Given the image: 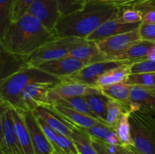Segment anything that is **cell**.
I'll use <instances>...</instances> for the list:
<instances>
[{
	"mask_svg": "<svg viewBox=\"0 0 155 154\" xmlns=\"http://www.w3.org/2000/svg\"><path fill=\"white\" fill-rule=\"evenodd\" d=\"M121 146H133V143L131 137V128L130 122V112L127 111L121 116L118 125L115 129Z\"/></svg>",
	"mask_w": 155,
	"mask_h": 154,
	"instance_id": "4316f807",
	"label": "cell"
},
{
	"mask_svg": "<svg viewBox=\"0 0 155 154\" xmlns=\"http://www.w3.org/2000/svg\"><path fill=\"white\" fill-rule=\"evenodd\" d=\"M121 8L103 0H86L83 8L61 17L55 27L58 37L86 39L105 21L120 14Z\"/></svg>",
	"mask_w": 155,
	"mask_h": 154,
	"instance_id": "7a4b0ae2",
	"label": "cell"
},
{
	"mask_svg": "<svg viewBox=\"0 0 155 154\" xmlns=\"http://www.w3.org/2000/svg\"><path fill=\"white\" fill-rule=\"evenodd\" d=\"M58 2L61 16L64 17L83 8L86 0H58Z\"/></svg>",
	"mask_w": 155,
	"mask_h": 154,
	"instance_id": "d6a6232c",
	"label": "cell"
},
{
	"mask_svg": "<svg viewBox=\"0 0 155 154\" xmlns=\"http://www.w3.org/2000/svg\"><path fill=\"white\" fill-rule=\"evenodd\" d=\"M142 40L139 28L115 35L96 42L100 51L108 58L120 60V57L134 44Z\"/></svg>",
	"mask_w": 155,
	"mask_h": 154,
	"instance_id": "52a82bcc",
	"label": "cell"
},
{
	"mask_svg": "<svg viewBox=\"0 0 155 154\" xmlns=\"http://www.w3.org/2000/svg\"><path fill=\"white\" fill-rule=\"evenodd\" d=\"M105 146L110 154H128L125 148L121 145L105 144Z\"/></svg>",
	"mask_w": 155,
	"mask_h": 154,
	"instance_id": "b9f144b4",
	"label": "cell"
},
{
	"mask_svg": "<svg viewBox=\"0 0 155 154\" xmlns=\"http://www.w3.org/2000/svg\"><path fill=\"white\" fill-rule=\"evenodd\" d=\"M121 19L127 24H136L142 22V14L133 7L121 8L120 14Z\"/></svg>",
	"mask_w": 155,
	"mask_h": 154,
	"instance_id": "8d00e7d4",
	"label": "cell"
},
{
	"mask_svg": "<svg viewBox=\"0 0 155 154\" xmlns=\"http://www.w3.org/2000/svg\"><path fill=\"white\" fill-rule=\"evenodd\" d=\"M52 110L58 113L64 119H66L69 123L80 128H87L99 124H104L96 119L88 115L83 114L70 107L61 105V104H50L46 106ZM106 125V124H105Z\"/></svg>",
	"mask_w": 155,
	"mask_h": 154,
	"instance_id": "2e32d148",
	"label": "cell"
},
{
	"mask_svg": "<svg viewBox=\"0 0 155 154\" xmlns=\"http://www.w3.org/2000/svg\"><path fill=\"white\" fill-rule=\"evenodd\" d=\"M129 112L141 110L155 113V94L151 90L137 85H131L130 102L127 107Z\"/></svg>",
	"mask_w": 155,
	"mask_h": 154,
	"instance_id": "9a60e30c",
	"label": "cell"
},
{
	"mask_svg": "<svg viewBox=\"0 0 155 154\" xmlns=\"http://www.w3.org/2000/svg\"><path fill=\"white\" fill-rule=\"evenodd\" d=\"M133 147L140 154H155V117L141 110L130 112Z\"/></svg>",
	"mask_w": 155,
	"mask_h": 154,
	"instance_id": "277c9868",
	"label": "cell"
},
{
	"mask_svg": "<svg viewBox=\"0 0 155 154\" xmlns=\"http://www.w3.org/2000/svg\"><path fill=\"white\" fill-rule=\"evenodd\" d=\"M71 139L75 143L78 152L81 154H98L94 147L90 135L80 128L73 127Z\"/></svg>",
	"mask_w": 155,
	"mask_h": 154,
	"instance_id": "cb8c5ba5",
	"label": "cell"
},
{
	"mask_svg": "<svg viewBox=\"0 0 155 154\" xmlns=\"http://www.w3.org/2000/svg\"><path fill=\"white\" fill-rule=\"evenodd\" d=\"M24 119L30 133L35 154L53 153L54 147L44 134L36 116L31 111H24Z\"/></svg>",
	"mask_w": 155,
	"mask_h": 154,
	"instance_id": "5bb4252c",
	"label": "cell"
},
{
	"mask_svg": "<svg viewBox=\"0 0 155 154\" xmlns=\"http://www.w3.org/2000/svg\"><path fill=\"white\" fill-rule=\"evenodd\" d=\"M34 114L43 118L48 125L59 134L69 137L71 138L72 129L74 125L64 119L61 116L48 107H42L33 111Z\"/></svg>",
	"mask_w": 155,
	"mask_h": 154,
	"instance_id": "ffe728a7",
	"label": "cell"
},
{
	"mask_svg": "<svg viewBox=\"0 0 155 154\" xmlns=\"http://www.w3.org/2000/svg\"><path fill=\"white\" fill-rule=\"evenodd\" d=\"M142 23L127 24L121 19L119 14L105 21L94 33L89 35L86 39L88 41L98 42L115 35L127 33L135 29L139 28Z\"/></svg>",
	"mask_w": 155,
	"mask_h": 154,
	"instance_id": "4fadbf2b",
	"label": "cell"
},
{
	"mask_svg": "<svg viewBox=\"0 0 155 154\" xmlns=\"http://www.w3.org/2000/svg\"><path fill=\"white\" fill-rule=\"evenodd\" d=\"M133 62L127 60H114L105 59L100 61L94 62L85 66L83 69L75 72L69 77L64 79L67 80L78 82L83 84L95 86L97 80L107 71L124 64H131ZM96 87V86H95Z\"/></svg>",
	"mask_w": 155,
	"mask_h": 154,
	"instance_id": "ba28073f",
	"label": "cell"
},
{
	"mask_svg": "<svg viewBox=\"0 0 155 154\" xmlns=\"http://www.w3.org/2000/svg\"><path fill=\"white\" fill-rule=\"evenodd\" d=\"M58 104H61V105H63L65 106V107H70L71 109H74V110H77V111L80 112V113L88 115V116L95 118L97 120L103 122L99 119V117L92 111V110L90 108L89 104H88L87 101L83 97H75V98H68V99L61 101ZM103 123H104V122H103Z\"/></svg>",
	"mask_w": 155,
	"mask_h": 154,
	"instance_id": "f1b7e54d",
	"label": "cell"
},
{
	"mask_svg": "<svg viewBox=\"0 0 155 154\" xmlns=\"http://www.w3.org/2000/svg\"><path fill=\"white\" fill-rule=\"evenodd\" d=\"M99 89L101 90V94L107 97L108 99L120 103L127 109L130 102L131 85L127 84V82H122Z\"/></svg>",
	"mask_w": 155,
	"mask_h": 154,
	"instance_id": "7402d4cb",
	"label": "cell"
},
{
	"mask_svg": "<svg viewBox=\"0 0 155 154\" xmlns=\"http://www.w3.org/2000/svg\"><path fill=\"white\" fill-rule=\"evenodd\" d=\"M14 1H15V0H13V2H14Z\"/></svg>",
	"mask_w": 155,
	"mask_h": 154,
	"instance_id": "681fc988",
	"label": "cell"
},
{
	"mask_svg": "<svg viewBox=\"0 0 155 154\" xmlns=\"http://www.w3.org/2000/svg\"><path fill=\"white\" fill-rule=\"evenodd\" d=\"M68 57H72L79 60H84L89 64L94 62L108 59V57L100 51L96 42L88 41L86 39L74 46L70 51Z\"/></svg>",
	"mask_w": 155,
	"mask_h": 154,
	"instance_id": "ac0fdd59",
	"label": "cell"
},
{
	"mask_svg": "<svg viewBox=\"0 0 155 154\" xmlns=\"http://www.w3.org/2000/svg\"><path fill=\"white\" fill-rule=\"evenodd\" d=\"M103 1L107 2L119 8L125 7H133L135 5L138 4L139 2L144 1V0H103Z\"/></svg>",
	"mask_w": 155,
	"mask_h": 154,
	"instance_id": "ab89813d",
	"label": "cell"
},
{
	"mask_svg": "<svg viewBox=\"0 0 155 154\" xmlns=\"http://www.w3.org/2000/svg\"><path fill=\"white\" fill-rule=\"evenodd\" d=\"M142 40L155 43V24H148L142 23L139 27Z\"/></svg>",
	"mask_w": 155,
	"mask_h": 154,
	"instance_id": "f35d334b",
	"label": "cell"
},
{
	"mask_svg": "<svg viewBox=\"0 0 155 154\" xmlns=\"http://www.w3.org/2000/svg\"><path fill=\"white\" fill-rule=\"evenodd\" d=\"M83 98L87 101L88 104L92 110V111L99 117V119L103 122L106 124L107 104L108 98L101 93L87 95L83 96Z\"/></svg>",
	"mask_w": 155,
	"mask_h": 154,
	"instance_id": "484cf974",
	"label": "cell"
},
{
	"mask_svg": "<svg viewBox=\"0 0 155 154\" xmlns=\"http://www.w3.org/2000/svg\"><path fill=\"white\" fill-rule=\"evenodd\" d=\"M89 63L72 57H65L42 63L38 68L61 80L69 77Z\"/></svg>",
	"mask_w": 155,
	"mask_h": 154,
	"instance_id": "7c38bea8",
	"label": "cell"
},
{
	"mask_svg": "<svg viewBox=\"0 0 155 154\" xmlns=\"http://www.w3.org/2000/svg\"><path fill=\"white\" fill-rule=\"evenodd\" d=\"M13 0H0V37L11 24Z\"/></svg>",
	"mask_w": 155,
	"mask_h": 154,
	"instance_id": "1f68e13d",
	"label": "cell"
},
{
	"mask_svg": "<svg viewBox=\"0 0 155 154\" xmlns=\"http://www.w3.org/2000/svg\"><path fill=\"white\" fill-rule=\"evenodd\" d=\"M127 83L131 85H137L149 90L155 89V72L131 74Z\"/></svg>",
	"mask_w": 155,
	"mask_h": 154,
	"instance_id": "f546056e",
	"label": "cell"
},
{
	"mask_svg": "<svg viewBox=\"0 0 155 154\" xmlns=\"http://www.w3.org/2000/svg\"><path fill=\"white\" fill-rule=\"evenodd\" d=\"M34 0H15L12 5L11 22L15 21L25 14Z\"/></svg>",
	"mask_w": 155,
	"mask_h": 154,
	"instance_id": "836d02e7",
	"label": "cell"
},
{
	"mask_svg": "<svg viewBox=\"0 0 155 154\" xmlns=\"http://www.w3.org/2000/svg\"><path fill=\"white\" fill-rule=\"evenodd\" d=\"M61 81L60 79L44 72L39 68L28 66L0 80V102L24 110L20 96L27 85L36 82L57 84Z\"/></svg>",
	"mask_w": 155,
	"mask_h": 154,
	"instance_id": "3957f363",
	"label": "cell"
},
{
	"mask_svg": "<svg viewBox=\"0 0 155 154\" xmlns=\"http://www.w3.org/2000/svg\"><path fill=\"white\" fill-rule=\"evenodd\" d=\"M0 80L28 67L27 57L12 54L0 47Z\"/></svg>",
	"mask_w": 155,
	"mask_h": 154,
	"instance_id": "d6986e66",
	"label": "cell"
},
{
	"mask_svg": "<svg viewBox=\"0 0 155 154\" xmlns=\"http://www.w3.org/2000/svg\"><path fill=\"white\" fill-rule=\"evenodd\" d=\"M101 90L95 86L83 84L78 82L62 79L51 88L48 93L50 104H58L64 100L75 97H83L92 94H100Z\"/></svg>",
	"mask_w": 155,
	"mask_h": 154,
	"instance_id": "9c48e42d",
	"label": "cell"
},
{
	"mask_svg": "<svg viewBox=\"0 0 155 154\" xmlns=\"http://www.w3.org/2000/svg\"><path fill=\"white\" fill-rule=\"evenodd\" d=\"M78 154H81V153H80V152H79V153Z\"/></svg>",
	"mask_w": 155,
	"mask_h": 154,
	"instance_id": "c3c4849f",
	"label": "cell"
},
{
	"mask_svg": "<svg viewBox=\"0 0 155 154\" xmlns=\"http://www.w3.org/2000/svg\"><path fill=\"white\" fill-rule=\"evenodd\" d=\"M45 154H53V153H45Z\"/></svg>",
	"mask_w": 155,
	"mask_h": 154,
	"instance_id": "7dc6e473",
	"label": "cell"
},
{
	"mask_svg": "<svg viewBox=\"0 0 155 154\" xmlns=\"http://www.w3.org/2000/svg\"><path fill=\"white\" fill-rule=\"evenodd\" d=\"M14 128L24 154H35L30 133L24 119V110L11 107Z\"/></svg>",
	"mask_w": 155,
	"mask_h": 154,
	"instance_id": "e0dca14e",
	"label": "cell"
},
{
	"mask_svg": "<svg viewBox=\"0 0 155 154\" xmlns=\"http://www.w3.org/2000/svg\"><path fill=\"white\" fill-rule=\"evenodd\" d=\"M151 91H153V92H154V93L155 94V89H154V90H151Z\"/></svg>",
	"mask_w": 155,
	"mask_h": 154,
	"instance_id": "bcb514c9",
	"label": "cell"
},
{
	"mask_svg": "<svg viewBox=\"0 0 155 154\" xmlns=\"http://www.w3.org/2000/svg\"><path fill=\"white\" fill-rule=\"evenodd\" d=\"M53 154H65V153L63 152H57V151H54Z\"/></svg>",
	"mask_w": 155,
	"mask_h": 154,
	"instance_id": "f6af8a7d",
	"label": "cell"
},
{
	"mask_svg": "<svg viewBox=\"0 0 155 154\" xmlns=\"http://www.w3.org/2000/svg\"><path fill=\"white\" fill-rule=\"evenodd\" d=\"M56 142L59 149L65 154H78L79 152L77 149L75 143L72 139L69 137L59 134L57 132Z\"/></svg>",
	"mask_w": 155,
	"mask_h": 154,
	"instance_id": "e575fe53",
	"label": "cell"
},
{
	"mask_svg": "<svg viewBox=\"0 0 155 154\" xmlns=\"http://www.w3.org/2000/svg\"><path fill=\"white\" fill-rule=\"evenodd\" d=\"M57 37L56 33L46 28L36 17L26 13L11 22L0 37V47L12 54L27 57Z\"/></svg>",
	"mask_w": 155,
	"mask_h": 154,
	"instance_id": "6da1fadb",
	"label": "cell"
},
{
	"mask_svg": "<svg viewBox=\"0 0 155 154\" xmlns=\"http://www.w3.org/2000/svg\"><path fill=\"white\" fill-rule=\"evenodd\" d=\"M133 7L142 14L143 24H155V0H144Z\"/></svg>",
	"mask_w": 155,
	"mask_h": 154,
	"instance_id": "4dcf8cb0",
	"label": "cell"
},
{
	"mask_svg": "<svg viewBox=\"0 0 155 154\" xmlns=\"http://www.w3.org/2000/svg\"><path fill=\"white\" fill-rule=\"evenodd\" d=\"M128 111L127 109L120 103L113 100L108 99L107 104V117L106 124L113 129H116L121 116L125 112Z\"/></svg>",
	"mask_w": 155,
	"mask_h": 154,
	"instance_id": "83f0119b",
	"label": "cell"
},
{
	"mask_svg": "<svg viewBox=\"0 0 155 154\" xmlns=\"http://www.w3.org/2000/svg\"><path fill=\"white\" fill-rule=\"evenodd\" d=\"M148 60H155V43L152 45L151 48L148 51V56H147V59Z\"/></svg>",
	"mask_w": 155,
	"mask_h": 154,
	"instance_id": "7bdbcfd3",
	"label": "cell"
},
{
	"mask_svg": "<svg viewBox=\"0 0 155 154\" xmlns=\"http://www.w3.org/2000/svg\"><path fill=\"white\" fill-rule=\"evenodd\" d=\"M91 138H92V144H93L95 149H96L98 154H110L104 143L99 141L97 139L93 138V137H91Z\"/></svg>",
	"mask_w": 155,
	"mask_h": 154,
	"instance_id": "60d3db41",
	"label": "cell"
},
{
	"mask_svg": "<svg viewBox=\"0 0 155 154\" xmlns=\"http://www.w3.org/2000/svg\"><path fill=\"white\" fill-rule=\"evenodd\" d=\"M27 13L36 17L46 28L54 33L61 17L58 0H34Z\"/></svg>",
	"mask_w": 155,
	"mask_h": 154,
	"instance_id": "30bf717a",
	"label": "cell"
},
{
	"mask_svg": "<svg viewBox=\"0 0 155 154\" xmlns=\"http://www.w3.org/2000/svg\"><path fill=\"white\" fill-rule=\"evenodd\" d=\"M34 115L36 116V119H37L38 122H39L42 130L43 131L44 134H45V136H46V137L48 138V140H49L50 143H51V145H52L53 147H54V151H57V152H62V151L59 149L58 146L57 145V142H56L57 131H54V130L48 125V122H47L43 118L41 117L40 116H38V115Z\"/></svg>",
	"mask_w": 155,
	"mask_h": 154,
	"instance_id": "d590c367",
	"label": "cell"
},
{
	"mask_svg": "<svg viewBox=\"0 0 155 154\" xmlns=\"http://www.w3.org/2000/svg\"><path fill=\"white\" fill-rule=\"evenodd\" d=\"M153 42L148 41L141 40L137 43L130 47L120 57V60H127L136 63V62L146 60L148 51L152 46Z\"/></svg>",
	"mask_w": 155,
	"mask_h": 154,
	"instance_id": "d4e9b609",
	"label": "cell"
},
{
	"mask_svg": "<svg viewBox=\"0 0 155 154\" xmlns=\"http://www.w3.org/2000/svg\"><path fill=\"white\" fill-rule=\"evenodd\" d=\"M155 72V60H142L131 64V74Z\"/></svg>",
	"mask_w": 155,
	"mask_h": 154,
	"instance_id": "74e56055",
	"label": "cell"
},
{
	"mask_svg": "<svg viewBox=\"0 0 155 154\" xmlns=\"http://www.w3.org/2000/svg\"><path fill=\"white\" fill-rule=\"evenodd\" d=\"M131 64H124L107 71L99 77L95 86L101 88L118 83L127 82L129 76L131 75Z\"/></svg>",
	"mask_w": 155,
	"mask_h": 154,
	"instance_id": "44dd1931",
	"label": "cell"
},
{
	"mask_svg": "<svg viewBox=\"0 0 155 154\" xmlns=\"http://www.w3.org/2000/svg\"><path fill=\"white\" fill-rule=\"evenodd\" d=\"M126 149L127 152L128 154H140L139 152L136 151V149L133 147V146H124Z\"/></svg>",
	"mask_w": 155,
	"mask_h": 154,
	"instance_id": "ee69618b",
	"label": "cell"
},
{
	"mask_svg": "<svg viewBox=\"0 0 155 154\" xmlns=\"http://www.w3.org/2000/svg\"><path fill=\"white\" fill-rule=\"evenodd\" d=\"M0 110L1 154H24L14 128L11 107L5 103L0 102Z\"/></svg>",
	"mask_w": 155,
	"mask_h": 154,
	"instance_id": "8992f818",
	"label": "cell"
},
{
	"mask_svg": "<svg viewBox=\"0 0 155 154\" xmlns=\"http://www.w3.org/2000/svg\"><path fill=\"white\" fill-rule=\"evenodd\" d=\"M58 84V83H57ZM55 84L36 82L27 85L21 93V101L24 110L34 111L36 109L49 105L48 91Z\"/></svg>",
	"mask_w": 155,
	"mask_h": 154,
	"instance_id": "8fae6325",
	"label": "cell"
},
{
	"mask_svg": "<svg viewBox=\"0 0 155 154\" xmlns=\"http://www.w3.org/2000/svg\"><path fill=\"white\" fill-rule=\"evenodd\" d=\"M83 40H85V39L57 37L47 42L33 54L27 57V64L32 67H39L45 62L68 57L70 51Z\"/></svg>",
	"mask_w": 155,
	"mask_h": 154,
	"instance_id": "5b68a950",
	"label": "cell"
},
{
	"mask_svg": "<svg viewBox=\"0 0 155 154\" xmlns=\"http://www.w3.org/2000/svg\"><path fill=\"white\" fill-rule=\"evenodd\" d=\"M80 129L87 133L91 137L97 139L105 144L121 145L115 130L105 124H99L90 128Z\"/></svg>",
	"mask_w": 155,
	"mask_h": 154,
	"instance_id": "603a6c76",
	"label": "cell"
}]
</instances>
